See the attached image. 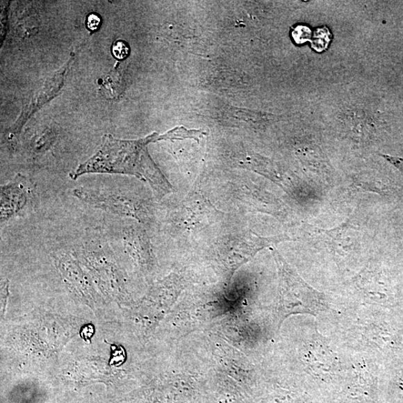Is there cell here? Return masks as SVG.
I'll list each match as a JSON object with an SVG mask.
<instances>
[{
	"label": "cell",
	"mask_w": 403,
	"mask_h": 403,
	"mask_svg": "<svg viewBox=\"0 0 403 403\" xmlns=\"http://www.w3.org/2000/svg\"><path fill=\"white\" fill-rule=\"evenodd\" d=\"M169 140L167 133H153L138 140H120L112 135L104 137L102 147L85 163L80 165L70 178L76 180L88 174H115L133 176L153 188L158 199L173 191V187L148 152V145Z\"/></svg>",
	"instance_id": "6da1fadb"
},
{
	"label": "cell",
	"mask_w": 403,
	"mask_h": 403,
	"mask_svg": "<svg viewBox=\"0 0 403 403\" xmlns=\"http://www.w3.org/2000/svg\"><path fill=\"white\" fill-rule=\"evenodd\" d=\"M72 60V59L69 60L64 67L59 69L52 77L47 79L44 85L37 90L31 101L24 108L23 113L17 120L16 124L10 129L8 134L9 140H15L26 121L60 92L64 85L66 74Z\"/></svg>",
	"instance_id": "7a4b0ae2"
},
{
	"label": "cell",
	"mask_w": 403,
	"mask_h": 403,
	"mask_svg": "<svg viewBox=\"0 0 403 403\" xmlns=\"http://www.w3.org/2000/svg\"><path fill=\"white\" fill-rule=\"evenodd\" d=\"M74 195L84 203L107 211L119 215L139 217V210L132 199L117 193H104L85 188L74 190Z\"/></svg>",
	"instance_id": "3957f363"
},
{
	"label": "cell",
	"mask_w": 403,
	"mask_h": 403,
	"mask_svg": "<svg viewBox=\"0 0 403 403\" xmlns=\"http://www.w3.org/2000/svg\"><path fill=\"white\" fill-rule=\"evenodd\" d=\"M27 179L17 176L12 183L1 188V223L15 216L26 205Z\"/></svg>",
	"instance_id": "277c9868"
},
{
	"label": "cell",
	"mask_w": 403,
	"mask_h": 403,
	"mask_svg": "<svg viewBox=\"0 0 403 403\" xmlns=\"http://www.w3.org/2000/svg\"><path fill=\"white\" fill-rule=\"evenodd\" d=\"M125 88L124 76L117 65L104 77L99 92L108 99H116L123 94Z\"/></svg>",
	"instance_id": "5b68a950"
},
{
	"label": "cell",
	"mask_w": 403,
	"mask_h": 403,
	"mask_svg": "<svg viewBox=\"0 0 403 403\" xmlns=\"http://www.w3.org/2000/svg\"><path fill=\"white\" fill-rule=\"evenodd\" d=\"M130 53L129 44L123 40H117L113 45V54L118 60H124Z\"/></svg>",
	"instance_id": "8992f818"
},
{
	"label": "cell",
	"mask_w": 403,
	"mask_h": 403,
	"mask_svg": "<svg viewBox=\"0 0 403 403\" xmlns=\"http://www.w3.org/2000/svg\"><path fill=\"white\" fill-rule=\"evenodd\" d=\"M102 24V18L97 13H90L86 17V26L90 32H96Z\"/></svg>",
	"instance_id": "52a82bcc"
},
{
	"label": "cell",
	"mask_w": 403,
	"mask_h": 403,
	"mask_svg": "<svg viewBox=\"0 0 403 403\" xmlns=\"http://www.w3.org/2000/svg\"><path fill=\"white\" fill-rule=\"evenodd\" d=\"M386 160L389 161L390 163L394 165L397 168H398L402 173H403V158L390 156L387 155H381Z\"/></svg>",
	"instance_id": "ba28073f"
}]
</instances>
